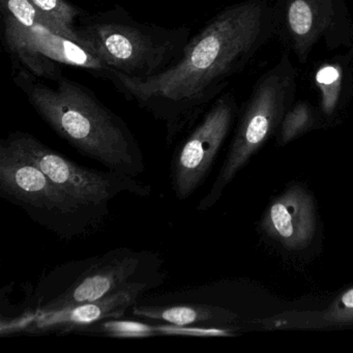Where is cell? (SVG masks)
<instances>
[{"label":"cell","mask_w":353,"mask_h":353,"mask_svg":"<svg viewBox=\"0 0 353 353\" xmlns=\"http://www.w3.org/2000/svg\"><path fill=\"white\" fill-rule=\"evenodd\" d=\"M319 326L353 325V287L343 291L318 318Z\"/></svg>","instance_id":"17"},{"label":"cell","mask_w":353,"mask_h":353,"mask_svg":"<svg viewBox=\"0 0 353 353\" xmlns=\"http://www.w3.org/2000/svg\"><path fill=\"white\" fill-rule=\"evenodd\" d=\"M316 82L321 92V105L326 115H332L338 105L342 88V72L336 65L322 67L316 75Z\"/></svg>","instance_id":"16"},{"label":"cell","mask_w":353,"mask_h":353,"mask_svg":"<svg viewBox=\"0 0 353 353\" xmlns=\"http://www.w3.org/2000/svg\"><path fill=\"white\" fill-rule=\"evenodd\" d=\"M163 280L140 281L123 287L98 301L80 303L57 311L34 312L30 310L16 319H1V336L22 334L59 336L78 332L98 322L119 319L138 303L142 294L158 287Z\"/></svg>","instance_id":"10"},{"label":"cell","mask_w":353,"mask_h":353,"mask_svg":"<svg viewBox=\"0 0 353 353\" xmlns=\"http://www.w3.org/2000/svg\"><path fill=\"white\" fill-rule=\"evenodd\" d=\"M263 13L261 1L235 3L190 38L181 59L163 73L135 80L110 72L107 80L164 123L170 145L199 121L206 106L245 63L261 34Z\"/></svg>","instance_id":"1"},{"label":"cell","mask_w":353,"mask_h":353,"mask_svg":"<svg viewBox=\"0 0 353 353\" xmlns=\"http://www.w3.org/2000/svg\"><path fill=\"white\" fill-rule=\"evenodd\" d=\"M161 260L150 252L119 248L53 270L34 291V312L57 311L98 301L140 281L164 280Z\"/></svg>","instance_id":"4"},{"label":"cell","mask_w":353,"mask_h":353,"mask_svg":"<svg viewBox=\"0 0 353 353\" xmlns=\"http://www.w3.org/2000/svg\"><path fill=\"white\" fill-rule=\"evenodd\" d=\"M261 227L268 236L287 250L307 247L316 231L313 198L301 185L289 188L270 204Z\"/></svg>","instance_id":"11"},{"label":"cell","mask_w":353,"mask_h":353,"mask_svg":"<svg viewBox=\"0 0 353 353\" xmlns=\"http://www.w3.org/2000/svg\"><path fill=\"white\" fill-rule=\"evenodd\" d=\"M41 16L50 24L54 32L80 44L77 34L78 22L86 12L68 0H30Z\"/></svg>","instance_id":"14"},{"label":"cell","mask_w":353,"mask_h":353,"mask_svg":"<svg viewBox=\"0 0 353 353\" xmlns=\"http://www.w3.org/2000/svg\"><path fill=\"white\" fill-rule=\"evenodd\" d=\"M14 81L39 117L82 156L136 179L145 171L133 132L90 88L63 76L49 85L22 67Z\"/></svg>","instance_id":"2"},{"label":"cell","mask_w":353,"mask_h":353,"mask_svg":"<svg viewBox=\"0 0 353 353\" xmlns=\"http://www.w3.org/2000/svg\"><path fill=\"white\" fill-rule=\"evenodd\" d=\"M80 334H99L119 339L150 338L163 334V325H152L132 320L108 319L79 330Z\"/></svg>","instance_id":"15"},{"label":"cell","mask_w":353,"mask_h":353,"mask_svg":"<svg viewBox=\"0 0 353 353\" xmlns=\"http://www.w3.org/2000/svg\"><path fill=\"white\" fill-rule=\"evenodd\" d=\"M234 114L231 96L220 97L177 146L170 166L171 185L177 199L187 200L203 185L230 131Z\"/></svg>","instance_id":"9"},{"label":"cell","mask_w":353,"mask_h":353,"mask_svg":"<svg viewBox=\"0 0 353 353\" xmlns=\"http://www.w3.org/2000/svg\"><path fill=\"white\" fill-rule=\"evenodd\" d=\"M1 141L34 163L61 189L85 205L108 210L109 202L121 194L138 197H148L152 194V187L136 177L80 166L26 132H13Z\"/></svg>","instance_id":"6"},{"label":"cell","mask_w":353,"mask_h":353,"mask_svg":"<svg viewBox=\"0 0 353 353\" xmlns=\"http://www.w3.org/2000/svg\"><path fill=\"white\" fill-rule=\"evenodd\" d=\"M290 83V75L286 69H276L256 88L212 189L198 203L199 212L210 210L220 200L225 188L265 143L282 121Z\"/></svg>","instance_id":"7"},{"label":"cell","mask_w":353,"mask_h":353,"mask_svg":"<svg viewBox=\"0 0 353 353\" xmlns=\"http://www.w3.org/2000/svg\"><path fill=\"white\" fill-rule=\"evenodd\" d=\"M0 196L61 239L92 233L109 214V210L85 205L63 191L3 141L0 142Z\"/></svg>","instance_id":"5"},{"label":"cell","mask_w":353,"mask_h":353,"mask_svg":"<svg viewBox=\"0 0 353 353\" xmlns=\"http://www.w3.org/2000/svg\"><path fill=\"white\" fill-rule=\"evenodd\" d=\"M313 123L311 108L307 104L299 103L291 109L282 121L281 127V142L287 144L297 136L309 129Z\"/></svg>","instance_id":"18"},{"label":"cell","mask_w":353,"mask_h":353,"mask_svg":"<svg viewBox=\"0 0 353 353\" xmlns=\"http://www.w3.org/2000/svg\"><path fill=\"white\" fill-rule=\"evenodd\" d=\"M334 18L332 0H289L287 22L299 57L303 59Z\"/></svg>","instance_id":"13"},{"label":"cell","mask_w":353,"mask_h":353,"mask_svg":"<svg viewBox=\"0 0 353 353\" xmlns=\"http://www.w3.org/2000/svg\"><path fill=\"white\" fill-rule=\"evenodd\" d=\"M8 51L20 67L38 78L57 81L63 77L59 65L80 68L107 79L110 70L81 45L45 26L26 28L8 16H1Z\"/></svg>","instance_id":"8"},{"label":"cell","mask_w":353,"mask_h":353,"mask_svg":"<svg viewBox=\"0 0 353 353\" xmlns=\"http://www.w3.org/2000/svg\"><path fill=\"white\" fill-rule=\"evenodd\" d=\"M80 45L110 70L135 80L163 73L181 59L191 28H165L134 19L119 7L82 16Z\"/></svg>","instance_id":"3"},{"label":"cell","mask_w":353,"mask_h":353,"mask_svg":"<svg viewBox=\"0 0 353 353\" xmlns=\"http://www.w3.org/2000/svg\"><path fill=\"white\" fill-rule=\"evenodd\" d=\"M133 314L143 319L156 320L175 325H203L226 327L239 318L229 310L205 303H179V305H150L135 303Z\"/></svg>","instance_id":"12"}]
</instances>
